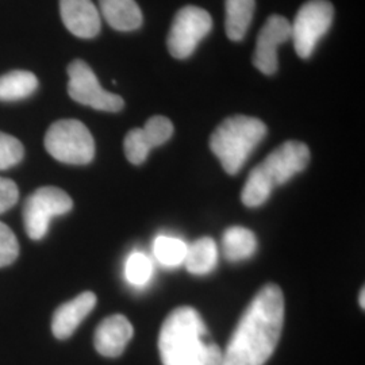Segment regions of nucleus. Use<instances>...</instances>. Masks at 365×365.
I'll list each match as a JSON object with an SVG mask.
<instances>
[{
	"instance_id": "obj_12",
	"label": "nucleus",
	"mask_w": 365,
	"mask_h": 365,
	"mask_svg": "<svg viewBox=\"0 0 365 365\" xmlns=\"http://www.w3.org/2000/svg\"><path fill=\"white\" fill-rule=\"evenodd\" d=\"M64 26L78 38L90 39L101 31V14L92 0H60Z\"/></svg>"
},
{
	"instance_id": "obj_25",
	"label": "nucleus",
	"mask_w": 365,
	"mask_h": 365,
	"mask_svg": "<svg viewBox=\"0 0 365 365\" xmlns=\"http://www.w3.org/2000/svg\"><path fill=\"white\" fill-rule=\"evenodd\" d=\"M19 199V191L16 184L6 179L0 178V214L11 209Z\"/></svg>"
},
{
	"instance_id": "obj_3",
	"label": "nucleus",
	"mask_w": 365,
	"mask_h": 365,
	"mask_svg": "<svg viewBox=\"0 0 365 365\" xmlns=\"http://www.w3.org/2000/svg\"><path fill=\"white\" fill-rule=\"evenodd\" d=\"M310 161L307 145L299 141H287L276 148L265 160L249 173L241 200L248 207L264 205L276 187L286 184L304 170Z\"/></svg>"
},
{
	"instance_id": "obj_20",
	"label": "nucleus",
	"mask_w": 365,
	"mask_h": 365,
	"mask_svg": "<svg viewBox=\"0 0 365 365\" xmlns=\"http://www.w3.org/2000/svg\"><path fill=\"white\" fill-rule=\"evenodd\" d=\"M153 274V264L150 259L141 253L134 252L129 256L125 265V276L131 286L144 287Z\"/></svg>"
},
{
	"instance_id": "obj_16",
	"label": "nucleus",
	"mask_w": 365,
	"mask_h": 365,
	"mask_svg": "<svg viewBox=\"0 0 365 365\" xmlns=\"http://www.w3.org/2000/svg\"><path fill=\"white\" fill-rule=\"evenodd\" d=\"M38 88V78L29 71H13L0 76V102H18Z\"/></svg>"
},
{
	"instance_id": "obj_4",
	"label": "nucleus",
	"mask_w": 365,
	"mask_h": 365,
	"mask_svg": "<svg viewBox=\"0 0 365 365\" xmlns=\"http://www.w3.org/2000/svg\"><path fill=\"white\" fill-rule=\"evenodd\" d=\"M267 135L265 123L257 118H226L211 134L210 148L221 161L223 170L235 175Z\"/></svg>"
},
{
	"instance_id": "obj_17",
	"label": "nucleus",
	"mask_w": 365,
	"mask_h": 365,
	"mask_svg": "<svg viewBox=\"0 0 365 365\" xmlns=\"http://www.w3.org/2000/svg\"><path fill=\"white\" fill-rule=\"evenodd\" d=\"M226 34L238 42L245 38L255 13V0H226Z\"/></svg>"
},
{
	"instance_id": "obj_1",
	"label": "nucleus",
	"mask_w": 365,
	"mask_h": 365,
	"mask_svg": "<svg viewBox=\"0 0 365 365\" xmlns=\"http://www.w3.org/2000/svg\"><path fill=\"white\" fill-rule=\"evenodd\" d=\"M284 325V297L279 286L267 284L240 318L221 365H264L274 354Z\"/></svg>"
},
{
	"instance_id": "obj_9",
	"label": "nucleus",
	"mask_w": 365,
	"mask_h": 365,
	"mask_svg": "<svg viewBox=\"0 0 365 365\" xmlns=\"http://www.w3.org/2000/svg\"><path fill=\"white\" fill-rule=\"evenodd\" d=\"M212 29V18L206 10L187 6L175 15L168 34L170 53L179 60H184L195 52L199 42Z\"/></svg>"
},
{
	"instance_id": "obj_24",
	"label": "nucleus",
	"mask_w": 365,
	"mask_h": 365,
	"mask_svg": "<svg viewBox=\"0 0 365 365\" xmlns=\"http://www.w3.org/2000/svg\"><path fill=\"white\" fill-rule=\"evenodd\" d=\"M19 256V244L11 229L0 222V268L13 264Z\"/></svg>"
},
{
	"instance_id": "obj_21",
	"label": "nucleus",
	"mask_w": 365,
	"mask_h": 365,
	"mask_svg": "<svg viewBox=\"0 0 365 365\" xmlns=\"http://www.w3.org/2000/svg\"><path fill=\"white\" fill-rule=\"evenodd\" d=\"M143 131L148 144L153 149L170 140L173 134V125L168 118L156 115L148 119Z\"/></svg>"
},
{
	"instance_id": "obj_22",
	"label": "nucleus",
	"mask_w": 365,
	"mask_h": 365,
	"mask_svg": "<svg viewBox=\"0 0 365 365\" xmlns=\"http://www.w3.org/2000/svg\"><path fill=\"white\" fill-rule=\"evenodd\" d=\"M123 148H125V155L128 157V160L134 165L144 164L152 150V148L145 140L143 129H138V128L128 133L123 143Z\"/></svg>"
},
{
	"instance_id": "obj_2",
	"label": "nucleus",
	"mask_w": 365,
	"mask_h": 365,
	"mask_svg": "<svg viewBox=\"0 0 365 365\" xmlns=\"http://www.w3.org/2000/svg\"><path fill=\"white\" fill-rule=\"evenodd\" d=\"M158 352L163 365H221V348L210 339L200 314L188 306L178 307L165 318Z\"/></svg>"
},
{
	"instance_id": "obj_7",
	"label": "nucleus",
	"mask_w": 365,
	"mask_h": 365,
	"mask_svg": "<svg viewBox=\"0 0 365 365\" xmlns=\"http://www.w3.org/2000/svg\"><path fill=\"white\" fill-rule=\"evenodd\" d=\"M73 207L66 191L57 187H41L29 196L24 207V223L31 240H42L54 217L64 215Z\"/></svg>"
},
{
	"instance_id": "obj_26",
	"label": "nucleus",
	"mask_w": 365,
	"mask_h": 365,
	"mask_svg": "<svg viewBox=\"0 0 365 365\" xmlns=\"http://www.w3.org/2000/svg\"><path fill=\"white\" fill-rule=\"evenodd\" d=\"M364 288L361 289V292H360V298H359V302H360V306H361V309H364L365 303H364Z\"/></svg>"
},
{
	"instance_id": "obj_14",
	"label": "nucleus",
	"mask_w": 365,
	"mask_h": 365,
	"mask_svg": "<svg viewBox=\"0 0 365 365\" xmlns=\"http://www.w3.org/2000/svg\"><path fill=\"white\" fill-rule=\"evenodd\" d=\"M106 22L118 31H133L143 25V13L135 0H99Z\"/></svg>"
},
{
	"instance_id": "obj_23",
	"label": "nucleus",
	"mask_w": 365,
	"mask_h": 365,
	"mask_svg": "<svg viewBox=\"0 0 365 365\" xmlns=\"http://www.w3.org/2000/svg\"><path fill=\"white\" fill-rule=\"evenodd\" d=\"M25 155L24 145L18 138L0 131V170H10L19 164Z\"/></svg>"
},
{
	"instance_id": "obj_15",
	"label": "nucleus",
	"mask_w": 365,
	"mask_h": 365,
	"mask_svg": "<svg viewBox=\"0 0 365 365\" xmlns=\"http://www.w3.org/2000/svg\"><path fill=\"white\" fill-rule=\"evenodd\" d=\"M184 264L192 274H209L218 264V248L211 237H202L187 247Z\"/></svg>"
},
{
	"instance_id": "obj_8",
	"label": "nucleus",
	"mask_w": 365,
	"mask_h": 365,
	"mask_svg": "<svg viewBox=\"0 0 365 365\" xmlns=\"http://www.w3.org/2000/svg\"><path fill=\"white\" fill-rule=\"evenodd\" d=\"M66 71L68 93L75 102L107 113H118L123 108V99L117 93L106 91L86 61L75 60Z\"/></svg>"
},
{
	"instance_id": "obj_10",
	"label": "nucleus",
	"mask_w": 365,
	"mask_h": 365,
	"mask_svg": "<svg viewBox=\"0 0 365 365\" xmlns=\"http://www.w3.org/2000/svg\"><path fill=\"white\" fill-rule=\"evenodd\" d=\"M288 39H291V22L282 15H271L259 33L253 66L264 75H274L279 66L277 49Z\"/></svg>"
},
{
	"instance_id": "obj_13",
	"label": "nucleus",
	"mask_w": 365,
	"mask_h": 365,
	"mask_svg": "<svg viewBox=\"0 0 365 365\" xmlns=\"http://www.w3.org/2000/svg\"><path fill=\"white\" fill-rule=\"evenodd\" d=\"M95 306L96 295L91 291L81 292L75 299L61 304L53 314L52 331L54 337L58 339H69Z\"/></svg>"
},
{
	"instance_id": "obj_5",
	"label": "nucleus",
	"mask_w": 365,
	"mask_h": 365,
	"mask_svg": "<svg viewBox=\"0 0 365 365\" xmlns=\"http://www.w3.org/2000/svg\"><path fill=\"white\" fill-rule=\"evenodd\" d=\"M45 148L60 163L90 164L95 157V141L87 126L78 119H60L46 131Z\"/></svg>"
},
{
	"instance_id": "obj_6",
	"label": "nucleus",
	"mask_w": 365,
	"mask_h": 365,
	"mask_svg": "<svg viewBox=\"0 0 365 365\" xmlns=\"http://www.w3.org/2000/svg\"><path fill=\"white\" fill-rule=\"evenodd\" d=\"M333 4L327 0H309L299 9L291 24V39L300 58H310L319 39L331 26Z\"/></svg>"
},
{
	"instance_id": "obj_18",
	"label": "nucleus",
	"mask_w": 365,
	"mask_h": 365,
	"mask_svg": "<svg viewBox=\"0 0 365 365\" xmlns=\"http://www.w3.org/2000/svg\"><path fill=\"white\" fill-rule=\"evenodd\" d=\"M223 255L229 261H242L252 257L257 248L256 235L247 227H229L222 238Z\"/></svg>"
},
{
	"instance_id": "obj_11",
	"label": "nucleus",
	"mask_w": 365,
	"mask_h": 365,
	"mask_svg": "<svg viewBox=\"0 0 365 365\" xmlns=\"http://www.w3.org/2000/svg\"><path fill=\"white\" fill-rule=\"evenodd\" d=\"M134 329L130 321L120 314L105 318L95 330L93 345L99 354L114 359L125 352L130 342Z\"/></svg>"
},
{
	"instance_id": "obj_19",
	"label": "nucleus",
	"mask_w": 365,
	"mask_h": 365,
	"mask_svg": "<svg viewBox=\"0 0 365 365\" xmlns=\"http://www.w3.org/2000/svg\"><path fill=\"white\" fill-rule=\"evenodd\" d=\"M187 244L180 238L158 235L153 244V253L158 262L165 267H178L184 262L187 255Z\"/></svg>"
}]
</instances>
